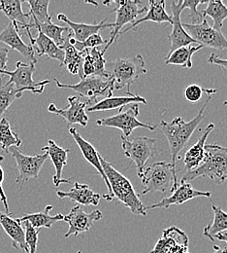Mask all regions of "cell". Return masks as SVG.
Listing matches in <instances>:
<instances>
[{"instance_id": "ee69618b", "label": "cell", "mask_w": 227, "mask_h": 253, "mask_svg": "<svg viewBox=\"0 0 227 253\" xmlns=\"http://www.w3.org/2000/svg\"><path fill=\"white\" fill-rule=\"evenodd\" d=\"M208 63H211V64L219 65L224 70L227 71V60H224V59L216 56L215 54H211L210 55V57L208 58Z\"/></svg>"}, {"instance_id": "836d02e7", "label": "cell", "mask_w": 227, "mask_h": 253, "mask_svg": "<svg viewBox=\"0 0 227 253\" xmlns=\"http://www.w3.org/2000/svg\"><path fill=\"white\" fill-rule=\"evenodd\" d=\"M203 18L209 17L214 22V29L221 31L224 27V22L227 19V7L221 0L207 1V7L201 11Z\"/></svg>"}, {"instance_id": "8992f818", "label": "cell", "mask_w": 227, "mask_h": 253, "mask_svg": "<svg viewBox=\"0 0 227 253\" xmlns=\"http://www.w3.org/2000/svg\"><path fill=\"white\" fill-rule=\"evenodd\" d=\"M55 82L58 88L72 90L87 98L88 104L97 103L99 97L107 98L113 96V91L115 90V80L111 76H90L81 79L77 84H65L60 82L57 78H55Z\"/></svg>"}, {"instance_id": "ffe728a7", "label": "cell", "mask_w": 227, "mask_h": 253, "mask_svg": "<svg viewBox=\"0 0 227 253\" xmlns=\"http://www.w3.org/2000/svg\"><path fill=\"white\" fill-rule=\"evenodd\" d=\"M27 34L30 38L31 45L32 46L34 52L38 54V56H46L48 59H53L59 61L61 65L65 61V51L59 47L53 40L48 38L42 32H38L37 37H33L31 30H26Z\"/></svg>"}, {"instance_id": "603a6c76", "label": "cell", "mask_w": 227, "mask_h": 253, "mask_svg": "<svg viewBox=\"0 0 227 253\" xmlns=\"http://www.w3.org/2000/svg\"><path fill=\"white\" fill-rule=\"evenodd\" d=\"M57 195L60 199H70L79 204V206H94L97 207L102 196L96 193L88 184H82L75 182L74 186L67 191H57Z\"/></svg>"}, {"instance_id": "8fae6325", "label": "cell", "mask_w": 227, "mask_h": 253, "mask_svg": "<svg viewBox=\"0 0 227 253\" xmlns=\"http://www.w3.org/2000/svg\"><path fill=\"white\" fill-rule=\"evenodd\" d=\"M183 27L195 40L196 44L220 51H227V38L221 31H217L213 27L209 26L206 18H203L200 24L183 23Z\"/></svg>"}, {"instance_id": "44dd1931", "label": "cell", "mask_w": 227, "mask_h": 253, "mask_svg": "<svg viewBox=\"0 0 227 253\" xmlns=\"http://www.w3.org/2000/svg\"><path fill=\"white\" fill-rule=\"evenodd\" d=\"M58 20L60 22H64L69 27L70 31L72 32V37L77 42H84L92 35L97 34L101 30L113 29L115 26L114 23L106 24L107 19H104L99 24H95V25H88V24H84V23H74V22L70 21L63 13L58 15Z\"/></svg>"}, {"instance_id": "d590c367", "label": "cell", "mask_w": 227, "mask_h": 253, "mask_svg": "<svg viewBox=\"0 0 227 253\" xmlns=\"http://www.w3.org/2000/svg\"><path fill=\"white\" fill-rule=\"evenodd\" d=\"M22 144L20 136L12 129L9 120L6 117L0 119V145L1 149L8 153L11 147L19 148Z\"/></svg>"}, {"instance_id": "ab89813d", "label": "cell", "mask_w": 227, "mask_h": 253, "mask_svg": "<svg viewBox=\"0 0 227 253\" xmlns=\"http://www.w3.org/2000/svg\"><path fill=\"white\" fill-rule=\"evenodd\" d=\"M201 4H207V1H189V0H183V8L184 9H190L192 11L191 17H193L195 21L197 22L196 24H200L203 20V15L201 12L197 10V7Z\"/></svg>"}, {"instance_id": "d6a6232c", "label": "cell", "mask_w": 227, "mask_h": 253, "mask_svg": "<svg viewBox=\"0 0 227 253\" xmlns=\"http://www.w3.org/2000/svg\"><path fill=\"white\" fill-rule=\"evenodd\" d=\"M53 210V206H47L43 211L29 213L24 215L21 218H18L17 221L20 224L25 221H29L35 229L39 230L41 228H52V226L59 221H64L65 215L62 213H58L54 216L50 215V211Z\"/></svg>"}, {"instance_id": "484cf974", "label": "cell", "mask_w": 227, "mask_h": 253, "mask_svg": "<svg viewBox=\"0 0 227 253\" xmlns=\"http://www.w3.org/2000/svg\"><path fill=\"white\" fill-rule=\"evenodd\" d=\"M13 214H6L0 211V225L5 233L12 240V247L15 250H21L29 253V249L26 244L25 230L22 224L12 217Z\"/></svg>"}, {"instance_id": "9a60e30c", "label": "cell", "mask_w": 227, "mask_h": 253, "mask_svg": "<svg viewBox=\"0 0 227 253\" xmlns=\"http://www.w3.org/2000/svg\"><path fill=\"white\" fill-rule=\"evenodd\" d=\"M182 4L183 0L171 2V25L173 26V29L171 33L168 35V39L170 42V50L168 52V55L171 54L173 51L177 50L178 48L196 44L195 40L186 32L183 27V23L181 22V13L185 10Z\"/></svg>"}, {"instance_id": "f1b7e54d", "label": "cell", "mask_w": 227, "mask_h": 253, "mask_svg": "<svg viewBox=\"0 0 227 253\" xmlns=\"http://www.w3.org/2000/svg\"><path fill=\"white\" fill-rule=\"evenodd\" d=\"M180 242H189V238L177 226H172L163 231L162 238L157 242L151 253H171L173 247Z\"/></svg>"}, {"instance_id": "277c9868", "label": "cell", "mask_w": 227, "mask_h": 253, "mask_svg": "<svg viewBox=\"0 0 227 253\" xmlns=\"http://www.w3.org/2000/svg\"><path fill=\"white\" fill-rule=\"evenodd\" d=\"M138 176L145 187L140 195L155 192L165 193L168 190L172 193L179 186L177 170L174 169L171 163L167 162H158L145 167Z\"/></svg>"}, {"instance_id": "3957f363", "label": "cell", "mask_w": 227, "mask_h": 253, "mask_svg": "<svg viewBox=\"0 0 227 253\" xmlns=\"http://www.w3.org/2000/svg\"><path fill=\"white\" fill-rule=\"evenodd\" d=\"M99 159L106 177L110 183L112 194L135 215L146 216V207L140 199L130 179L117 170L107 160L99 154Z\"/></svg>"}, {"instance_id": "8d00e7d4", "label": "cell", "mask_w": 227, "mask_h": 253, "mask_svg": "<svg viewBox=\"0 0 227 253\" xmlns=\"http://www.w3.org/2000/svg\"><path fill=\"white\" fill-rule=\"evenodd\" d=\"M23 93L24 91L18 90L14 84L6 83L2 85V79H0V119L3 118L10 105L23 96Z\"/></svg>"}, {"instance_id": "4fadbf2b", "label": "cell", "mask_w": 227, "mask_h": 253, "mask_svg": "<svg viewBox=\"0 0 227 253\" xmlns=\"http://www.w3.org/2000/svg\"><path fill=\"white\" fill-rule=\"evenodd\" d=\"M67 100L68 107L58 108L56 104L50 103L48 106V111L63 117L67 122L68 126L78 124L83 127H86L89 123V117L86 113L88 102L83 101L77 95H70L67 97Z\"/></svg>"}, {"instance_id": "9c48e42d", "label": "cell", "mask_w": 227, "mask_h": 253, "mask_svg": "<svg viewBox=\"0 0 227 253\" xmlns=\"http://www.w3.org/2000/svg\"><path fill=\"white\" fill-rule=\"evenodd\" d=\"M139 104H131L128 109H126V107L120 109L116 115L98 119L97 120V125L119 128L124 132V136L126 137H130L132 131L138 127L147 128L150 130L157 129L158 126L142 123L138 120L137 117L139 115Z\"/></svg>"}, {"instance_id": "4316f807", "label": "cell", "mask_w": 227, "mask_h": 253, "mask_svg": "<svg viewBox=\"0 0 227 253\" xmlns=\"http://www.w3.org/2000/svg\"><path fill=\"white\" fill-rule=\"evenodd\" d=\"M84 64H83V74L84 78L90 76L99 77H110L107 72L104 55L97 48L85 50Z\"/></svg>"}, {"instance_id": "7dc6e473", "label": "cell", "mask_w": 227, "mask_h": 253, "mask_svg": "<svg viewBox=\"0 0 227 253\" xmlns=\"http://www.w3.org/2000/svg\"><path fill=\"white\" fill-rule=\"evenodd\" d=\"M214 253H227V249H222L218 246H214Z\"/></svg>"}, {"instance_id": "f546056e", "label": "cell", "mask_w": 227, "mask_h": 253, "mask_svg": "<svg viewBox=\"0 0 227 253\" xmlns=\"http://www.w3.org/2000/svg\"><path fill=\"white\" fill-rule=\"evenodd\" d=\"M203 46L199 44H192L178 48L171 54L167 55L165 60L166 65H178L184 69H191L193 67V57L196 52L202 49Z\"/></svg>"}, {"instance_id": "f6af8a7d", "label": "cell", "mask_w": 227, "mask_h": 253, "mask_svg": "<svg viewBox=\"0 0 227 253\" xmlns=\"http://www.w3.org/2000/svg\"><path fill=\"white\" fill-rule=\"evenodd\" d=\"M171 253H190V251H189V242L177 243L173 247Z\"/></svg>"}, {"instance_id": "2e32d148", "label": "cell", "mask_w": 227, "mask_h": 253, "mask_svg": "<svg viewBox=\"0 0 227 253\" xmlns=\"http://www.w3.org/2000/svg\"><path fill=\"white\" fill-rule=\"evenodd\" d=\"M212 193L207 191H199L194 189L191 183H182L179 184L178 188L174 190L172 194L163 199L162 201L159 203H155L151 206L146 207V211L150 210H157V209H169L172 206H181L195 198H211Z\"/></svg>"}, {"instance_id": "4dcf8cb0", "label": "cell", "mask_w": 227, "mask_h": 253, "mask_svg": "<svg viewBox=\"0 0 227 253\" xmlns=\"http://www.w3.org/2000/svg\"><path fill=\"white\" fill-rule=\"evenodd\" d=\"M36 29L38 32H42L44 35H46L48 38L53 40L59 47H62L65 44V37L64 33L65 32H69V28L61 27L52 22V19L47 21L46 23L40 24L36 20L31 19L29 25L25 28V30H31Z\"/></svg>"}, {"instance_id": "ac0fdd59", "label": "cell", "mask_w": 227, "mask_h": 253, "mask_svg": "<svg viewBox=\"0 0 227 253\" xmlns=\"http://www.w3.org/2000/svg\"><path fill=\"white\" fill-rule=\"evenodd\" d=\"M20 28L17 24L10 22L9 25L0 32V42L9 46L12 50L19 52L23 55L30 63L35 64L37 59L35 58V52L32 45H27L19 34Z\"/></svg>"}, {"instance_id": "7a4b0ae2", "label": "cell", "mask_w": 227, "mask_h": 253, "mask_svg": "<svg viewBox=\"0 0 227 253\" xmlns=\"http://www.w3.org/2000/svg\"><path fill=\"white\" fill-rule=\"evenodd\" d=\"M206 154L202 164L194 170L186 172L182 183H190L197 177H209L216 184L222 185L227 180V147L219 144L205 146Z\"/></svg>"}, {"instance_id": "5bb4252c", "label": "cell", "mask_w": 227, "mask_h": 253, "mask_svg": "<svg viewBox=\"0 0 227 253\" xmlns=\"http://www.w3.org/2000/svg\"><path fill=\"white\" fill-rule=\"evenodd\" d=\"M102 217L103 214L100 211H94L91 213H87L81 206L74 207L70 212L65 215L64 219L69 226V229L65 235V239L90 231L95 222L99 221Z\"/></svg>"}, {"instance_id": "f35d334b", "label": "cell", "mask_w": 227, "mask_h": 253, "mask_svg": "<svg viewBox=\"0 0 227 253\" xmlns=\"http://www.w3.org/2000/svg\"><path fill=\"white\" fill-rule=\"evenodd\" d=\"M25 230V237H26V244L29 249V253H36L37 245H38V235L39 230L35 229L29 221L21 223Z\"/></svg>"}, {"instance_id": "83f0119b", "label": "cell", "mask_w": 227, "mask_h": 253, "mask_svg": "<svg viewBox=\"0 0 227 253\" xmlns=\"http://www.w3.org/2000/svg\"><path fill=\"white\" fill-rule=\"evenodd\" d=\"M65 51V61L61 66H66L67 70L73 75H79L81 79L84 78L83 64L85 52H79L72 44L69 43L68 37H65V44L61 47Z\"/></svg>"}, {"instance_id": "bcb514c9", "label": "cell", "mask_w": 227, "mask_h": 253, "mask_svg": "<svg viewBox=\"0 0 227 253\" xmlns=\"http://www.w3.org/2000/svg\"><path fill=\"white\" fill-rule=\"evenodd\" d=\"M215 239H217V240H219L221 242H225V243L227 244V232H223V233H220V234L216 235L214 240Z\"/></svg>"}, {"instance_id": "1f68e13d", "label": "cell", "mask_w": 227, "mask_h": 253, "mask_svg": "<svg viewBox=\"0 0 227 253\" xmlns=\"http://www.w3.org/2000/svg\"><path fill=\"white\" fill-rule=\"evenodd\" d=\"M24 1L20 0H1L0 1V11H2L8 19L19 26L20 30L25 29L29 25V20L31 17L28 13H24L22 9V4Z\"/></svg>"}, {"instance_id": "c3c4849f", "label": "cell", "mask_w": 227, "mask_h": 253, "mask_svg": "<svg viewBox=\"0 0 227 253\" xmlns=\"http://www.w3.org/2000/svg\"><path fill=\"white\" fill-rule=\"evenodd\" d=\"M224 105H225V106H227V100H226V101L224 102Z\"/></svg>"}, {"instance_id": "7bdbcfd3", "label": "cell", "mask_w": 227, "mask_h": 253, "mask_svg": "<svg viewBox=\"0 0 227 253\" xmlns=\"http://www.w3.org/2000/svg\"><path fill=\"white\" fill-rule=\"evenodd\" d=\"M8 54H9V50L7 48H0V73L2 71L8 70V67H7V63L9 60Z\"/></svg>"}, {"instance_id": "60d3db41", "label": "cell", "mask_w": 227, "mask_h": 253, "mask_svg": "<svg viewBox=\"0 0 227 253\" xmlns=\"http://www.w3.org/2000/svg\"><path fill=\"white\" fill-rule=\"evenodd\" d=\"M204 93H205V89L201 88L200 86L190 85L189 87H187L185 91V96L189 102L196 103V102H199Z\"/></svg>"}, {"instance_id": "ba28073f", "label": "cell", "mask_w": 227, "mask_h": 253, "mask_svg": "<svg viewBox=\"0 0 227 253\" xmlns=\"http://www.w3.org/2000/svg\"><path fill=\"white\" fill-rule=\"evenodd\" d=\"M113 4H115V8L111 11V13H116V22L114 23V28L111 32L110 39L107 41L105 48L101 51L104 55L106 51L111 47V45L117 40V38L120 36V32H122L123 28L137 21L138 16L148 11V8L142 5L141 1L134 0H119V1H112Z\"/></svg>"}, {"instance_id": "6da1fadb", "label": "cell", "mask_w": 227, "mask_h": 253, "mask_svg": "<svg viewBox=\"0 0 227 253\" xmlns=\"http://www.w3.org/2000/svg\"><path fill=\"white\" fill-rule=\"evenodd\" d=\"M212 97L208 96L204 105L201 107L197 115L190 122L184 121L182 117H176L170 123L166 121H161L159 127L162 130L166 136L171 152V165L176 169V163L179 153L187 146L192 135L194 134L196 127L204 119V111L210 103Z\"/></svg>"}, {"instance_id": "30bf717a", "label": "cell", "mask_w": 227, "mask_h": 253, "mask_svg": "<svg viewBox=\"0 0 227 253\" xmlns=\"http://www.w3.org/2000/svg\"><path fill=\"white\" fill-rule=\"evenodd\" d=\"M35 72V64L32 63H24L18 62L16 68L13 71H2L0 75H8L9 81L7 83L14 84L18 90L31 91L33 94H42L45 87L51 83L50 80L35 82L33 80V73Z\"/></svg>"}, {"instance_id": "74e56055", "label": "cell", "mask_w": 227, "mask_h": 253, "mask_svg": "<svg viewBox=\"0 0 227 253\" xmlns=\"http://www.w3.org/2000/svg\"><path fill=\"white\" fill-rule=\"evenodd\" d=\"M27 3L31 7V11L28 12L31 19L36 20L38 23L43 24L52 19V16L49 14V5L50 0H30Z\"/></svg>"}, {"instance_id": "7402d4cb", "label": "cell", "mask_w": 227, "mask_h": 253, "mask_svg": "<svg viewBox=\"0 0 227 253\" xmlns=\"http://www.w3.org/2000/svg\"><path fill=\"white\" fill-rule=\"evenodd\" d=\"M149 5H150V7L148 8L147 14L143 18L138 19L137 21L132 23L130 28L123 30L122 32H120V35L125 34L130 31H133V30L135 31L138 26H140L144 23H147V22H153L156 24H167V25L170 24L171 25V23H172L171 16L165 10L166 3L164 0H150Z\"/></svg>"}, {"instance_id": "e575fe53", "label": "cell", "mask_w": 227, "mask_h": 253, "mask_svg": "<svg viewBox=\"0 0 227 253\" xmlns=\"http://www.w3.org/2000/svg\"><path fill=\"white\" fill-rule=\"evenodd\" d=\"M212 209L214 211V220L212 224L207 225L204 228L203 235L210 241L214 242L216 235L227 231V212L214 204H212Z\"/></svg>"}, {"instance_id": "5b68a950", "label": "cell", "mask_w": 227, "mask_h": 253, "mask_svg": "<svg viewBox=\"0 0 227 253\" xmlns=\"http://www.w3.org/2000/svg\"><path fill=\"white\" fill-rule=\"evenodd\" d=\"M110 67L108 74L115 80V90H122L128 87V93L131 92V85L138 78L147 73L145 61L142 55H136L128 59H117L112 63H106Z\"/></svg>"}, {"instance_id": "cb8c5ba5", "label": "cell", "mask_w": 227, "mask_h": 253, "mask_svg": "<svg viewBox=\"0 0 227 253\" xmlns=\"http://www.w3.org/2000/svg\"><path fill=\"white\" fill-rule=\"evenodd\" d=\"M214 128H215V125L213 123H211L206 126V128L203 130V132L200 135V137L198 138V140L186 152L185 157H184L186 172L194 170L196 168H198L204 161L205 154H206V150H205L206 140Z\"/></svg>"}, {"instance_id": "52a82bcc", "label": "cell", "mask_w": 227, "mask_h": 253, "mask_svg": "<svg viewBox=\"0 0 227 253\" xmlns=\"http://www.w3.org/2000/svg\"><path fill=\"white\" fill-rule=\"evenodd\" d=\"M122 148L125 155L135 164L137 174H141L145 169L148 161L159 154V150L156 147V139L148 136H136L132 139L121 136Z\"/></svg>"}, {"instance_id": "681fc988", "label": "cell", "mask_w": 227, "mask_h": 253, "mask_svg": "<svg viewBox=\"0 0 227 253\" xmlns=\"http://www.w3.org/2000/svg\"><path fill=\"white\" fill-rule=\"evenodd\" d=\"M77 253H82V251H79V252H77Z\"/></svg>"}, {"instance_id": "b9f144b4", "label": "cell", "mask_w": 227, "mask_h": 253, "mask_svg": "<svg viewBox=\"0 0 227 253\" xmlns=\"http://www.w3.org/2000/svg\"><path fill=\"white\" fill-rule=\"evenodd\" d=\"M1 161H3L2 156H0V162ZM3 181H4V170H3L2 167H1V164H0V200H1V203L3 204V206L5 208L6 214H12L10 212V209H9V205H8V201H7V195L5 194L3 186H2Z\"/></svg>"}, {"instance_id": "e0dca14e", "label": "cell", "mask_w": 227, "mask_h": 253, "mask_svg": "<svg viewBox=\"0 0 227 253\" xmlns=\"http://www.w3.org/2000/svg\"><path fill=\"white\" fill-rule=\"evenodd\" d=\"M69 133L72 135V137L74 138V140L76 141L78 147L80 148L84 158L86 159L98 171V173L100 174V176L103 178L106 186H107V189H108V194L106 195H103L102 198L105 199L106 201L108 202H111L113 201L115 198L112 194V190H111V186H110V183L106 177V174L103 170V168L101 166V163H100V159H99V153L97 151L96 147L91 143L89 142L88 140H86L79 132L78 130L75 128V127H70L69 128Z\"/></svg>"}, {"instance_id": "f907efd6", "label": "cell", "mask_w": 227, "mask_h": 253, "mask_svg": "<svg viewBox=\"0 0 227 253\" xmlns=\"http://www.w3.org/2000/svg\"><path fill=\"white\" fill-rule=\"evenodd\" d=\"M0 79H2V78H1V76H0Z\"/></svg>"}, {"instance_id": "7c38bea8", "label": "cell", "mask_w": 227, "mask_h": 253, "mask_svg": "<svg viewBox=\"0 0 227 253\" xmlns=\"http://www.w3.org/2000/svg\"><path fill=\"white\" fill-rule=\"evenodd\" d=\"M9 152H11L17 164L19 175L16 182L21 185V188L25 185L26 182L30 181L31 179L39 177L40 171L45 162L49 158L47 153L33 156L25 155L17 147H11L9 149Z\"/></svg>"}, {"instance_id": "d6986e66", "label": "cell", "mask_w": 227, "mask_h": 253, "mask_svg": "<svg viewBox=\"0 0 227 253\" xmlns=\"http://www.w3.org/2000/svg\"><path fill=\"white\" fill-rule=\"evenodd\" d=\"M42 151L48 154L49 158L51 159L55 169L56 173L53 176V181L56 187H59L61 184L65 183H70L71 180L69 179H65L63 178V171L64 168L67 165V158H68V153L70 152L69 149H65L58 145L53 139L48 140V145L42 147Z\"/></svg>"}, {"instance_id": "d4e9b609", "label": "cell", "mask_w": 227, "mask_h": 253, "mask_svg": "<svg viewBox=\"0 0 227 253\" xmlns=\"http://www.w3.org/2000/svg\"><path fill=\"white\" fill-rule=\"evenodd\" d=\"M144 103L147 104L146 98L137 94H132L131 92L128 93L125 96H111L107 98H103L99 100L97 103L88 108L89 112H97V111H108L114 109H122L127 107V105Z\"/></svg>"}]
</instances>
